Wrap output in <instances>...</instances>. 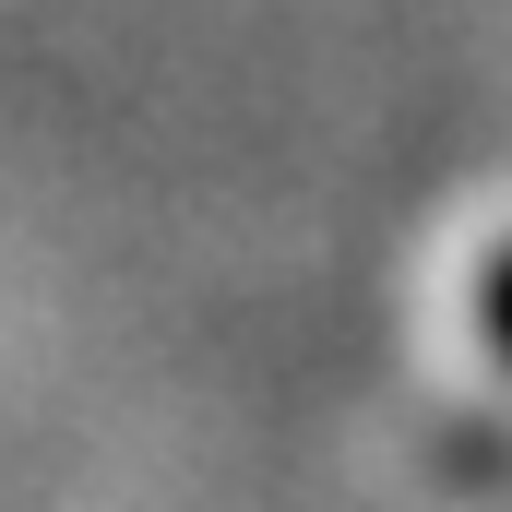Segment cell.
<instances>
[{"label": "cell", "instance_id": "obj_1", "mask_svg": "<svg viewBox=\"0 0 512 512\" xmlns=\"http://www.w3.org/2000/svg\"><path fill=\"white\" fill-rule=\"evenodd\" d=\"M489 334H501V358H512V262L489 274Z\"/></svg>", "mask_w": 512, "mask_h": 512}]
</instances>
